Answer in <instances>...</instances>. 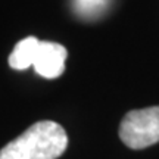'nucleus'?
I'll return each instance as SVG.
<instances>
[{"instance_id": "obj_2", "label": "nucleus", "mask_w": 159, "mask_h": 159, "mask_svg": "<svg viewBox=\"0 0 159 159\" xmlns=\"http://www.w3.org/2000/svg\"><path fill=\"white\" fill-rule=\"evenodd\" d=\"M119 139L127 148L140 150L159 142V106L127 112L119 125Z\"/></svg>"}, {"instance_id": "obj_4", "label": "nucleus", "mask_w": 159, "mask_h": 159, "mask_svg": "<svg viewBox=\"0 0 159 159\" xmlns=\"http://www.w3.org/2000/svg\"><path fill=\"white\" fill-rule=\"evenodd\" d=\"M40 47V40L37 37H27V39L18 41L15 49L9 55V65L11 68L16 71H24V69L34 66L35 56Z\"/></svg>"}, {"instance_id": "obj_1", "label": "nucleus", "mask_w": 159, "mask_h": 159, "mask_svg": "<svg viewBox=\"0 0 159 159\" xmlns=\"http://www.w3.org/2000/svg\"><path fill=\"white\" fill-rule=\"evenodd\" d=\"M66 146L68 136L62 125L39 121L0 149V159H57Z\"/></svg>"}, {"instance_id": "obj_3", "label": "nucleus", "mask_w": 159, "mask_h": 159, "mask_svg": "<svg viewBox=\"0 0 159 159\" xmlns=\"http://www.w3.org/2000/svg\"><path fill=\"white\" fill-rule=\"evenodd\" d=\"M66 56L68 52L62 44L55 41H40V47L33 68L43 78H57L65 71Z\"/></svg>"}, {"instance_id": "obj_5", "label": "nucleus", "mask_w": 159, "mask_h": 159, "mask_svg": "<svg viewBox=\"0 0 159 159\" xmlns=\"http://www.w3.org/2000/svg\"><path fill=\"white\" fill-rule=\"evenodd\" d=\"M108 0H74V9L80 16L91 18L105 11Z\"/></svg>"}]
</instances>
